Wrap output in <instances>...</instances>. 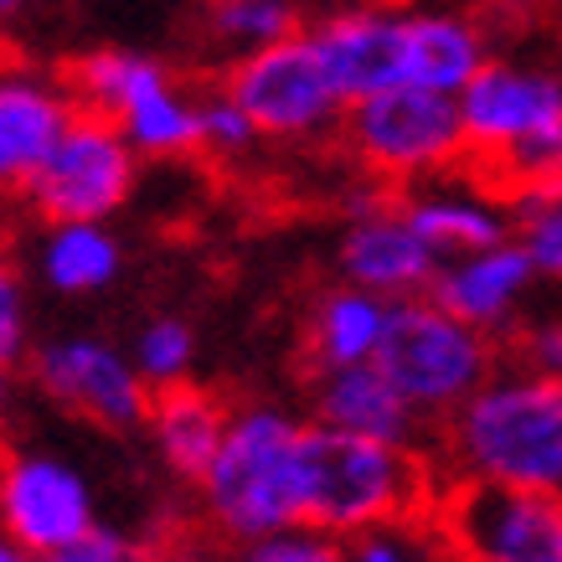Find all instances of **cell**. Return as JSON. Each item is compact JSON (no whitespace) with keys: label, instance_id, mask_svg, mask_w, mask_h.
I'll use <instances>...</instances> for the list:
<instances>
[{"label":"cell","instance_id":"9c48e42d","mask_svg":"<svg viewBox=\"0 0 562 562\" xmlns=\"http://www.w3.org/2000/svg\"><path fill=\"white\" fill-rule=\"evenodd\" d=\"M222 88L248 109L258 135L269 139H321L325 130H341L346 120V99L325 78L310 32L243 52Z\"/></svg>","mask_w":562,"mask_h":562},{"label":"cell","instance_id":"5bb4252c","mask_svg":"<svg viewBox=\"0 0 562 562\" xmlns=\"http://www.w3.org/2000/svg\"><path fill=\"white\" fill-rule=\"evenodd\" d=\"M310 42H315L325 78L336 83L346 103L408 83V11H397V5L341 11V16L321 21Z\"/></svg>","mask_w":562,"mask_h":562},{"label":"cell","instance_id":"603a6c76","mask_svg":"<svg viewBox=\"0 0 562 562\" xmlns=\"http://www.w3.org/2000/svg\"><path fill=\"white\" fill-rule=\"evenodd\" d=\"M506 206H512V238L527 248L537 279L562 284V181L512 191Z\"/></svg>","mask_w":562,"mask_h":562},{"label":"cell","instance_id":"4fadbf2b","mask_svg":"<svg viewBox=\"0 0 562 562\" xmlns=\"http://www.w3.org/2000/svg\"><path fill=\"white\" fill-rule=\"evenodd\" d=\"M464 139H470V166L485 171L495 160L521 150L527 139L547 135L562 124V78L512 63H485L460 93Z\"/></svg>","mask_w":562,"mask_h":562},{"label":"cell","instance_id":"6da1fadb","mask_svg":"<svg viewBox=\"0 0 562 562\" xmlns=\"http://www.w3.org/2000/svg\"><path fill=\"white\" fill-rule=\"evenodd\" d=\"M434 470L464 485L562 501V376L501 367L454 418L439 424Z\"/></svg>","mask_w":562,"mask_h":562},{"label":"cell","instance_id":"8992f818","mask_svg":"<svg viewBox=\"0 0 562 562\" xmlns=\"http://www.w3.org/2000/svg\"><path fill=\"white\" fill-rule=\"evenodd\" d=\"M78 109L114 120L139 155H191L202 150V99H187L171 72L139 52H88L68 72Z\"/></svg>","mask_w":562,"mask_h":562},{"label":"cell","instance_id":"9a60e30c","mask_svg":"<svg viewBox=\"0 0 562 562\" xmlns=\"http://www.w3.org/2000/svg\"><path fill=\"white\" fill-rule=\"evenodd\" d=\"M78 120L72 88L21 63H0V196H26L63 130Z\"/></svg>","mask_w":562,"mask_h":562},{"label":"cell","instance_id":"2e32d148","mask_svg":"<svg viewBox=\"0 0 562 562\" xmlns=\"http://www.w3.org/2000/svg\"><path fill=\"white\" fill-rule=\"evenodd\" d=\"M537 284V269H531L527 248L516 238L495 243V248H475V254L443 258L439 279H434V300L443 310H454L460 321L491 330L495 341L516 336V321L527 310V294Z\"/></svg>","mask_w":562,"mask_h":562},{"label":"cell","instance_id":"d6986e66","mask_svg":"<svg viewBox=\"0 0 562 562\" xmlns=\"http://www.w3.org/2000/svg\"><path fill=\"white\" fill-rule=\"evenodd\" d=\"M403 206H408L413 227L443 258L495 248V243L512 238V206L480 176H470V187H424V191H413Z\"/></svg>","mask_w":562,"mask_h":562},{"label":"cell","instance_id":"f1b7e54d","mask_svg":"<svg viewBox=\"0 0 562 562\" xmlns=\"http://www.w3.org/2000/svg\"><path fill=\"white\" fill-rule=\"evenodd\" d=\"M32 341V325H26V284L21 269L11 263V254L0 248V361H21Z\"/></svg>","mask_w":562,"mask_h":562},{"label":"cell","instance_id":"7a4b0ae2","mask_svg":"<svg viewBox=\"0 0 562 562\" xmlns=\"http://www.w3.org/2000/svg\"><path fill=\"white\" fill-rule=\"evenodd\" d=\"M196 506L227 542L310 527V424L273 403L233 408L217 454L196 480Z\"/></svg>","mask_w":562,"mask_h":562},{"label":"cell","instance_id":"484cf974","mask_svg":"<svg viewBox=\"0 0 562 562\" xmlns=\"http://www.w3.org/2000/svg\"><path fill=\"white\" fill-rule=\"evenodd\" d=\"M346 562H460V558H454V547L443 542L428 516H413V521H397V527H376L351 537Z\"/></svg>","mask_w":562,"mask_h":562},{"label":"cell","instance_id":"ba28073f","mask_svg":"<svg viewBox=\"0 0 562 562\" xmlns=\"http://www.w3.org/2000/svg\"><path fill=\"white\" fill-rule=\"evenodd\" d=\"M139 176V150L114 120L78 109L26 187V202L42 222H109L130 202Z\"/></svg>","mask_w":562,"mask_h":562},{"label":"cell","instance_id":"d6a6232c","mask_svg":"<svg viewBox=\"0 0 562 562\" xmlns=\"http://www.w3.org/2000/svg\"><path fill=\"white\" fill-rule=\"evenodd\" d=\"M0 562H47V558H42V552H32V547H21L16 537H5V531H0Z\"/></svg>","mask_w":562,"mask_h":562},{"label":"cell","instance_id":"30bf717a","mask_svg":"<svg viewBox=\"0 0 562 562\" xmlns=\"http://www.w3.org/2000/svg\"><path fill=\"white\" fill-rule=\"evenodd\" d=\"M32 382L57 408L78 413L99 428H145L155 387L135 367L130 351L99 341V336H52L32 351Z\"/></svg>","mask_w":562,"mask_h":562},{"label":"cell","instance_id":"ac0fdd59","mask_svg":"<svg viewBox=\"0 0 562 562\" xmlns=\"http://www.w3.org/2000/svg\"><path fill=\"white\" fill-rule=\"evenodd\" d=\"M227 418H233V408L222 403L217 392L196 387V382H176V387H160L150 397L145 434H150L160 464L176 480L196 485L206 475L212 454H217L222 434H227Z\"/></svg>","mask_w":562,"mask_h":562},{"label":"cell","instance_id":"ffe728a7","mask_svg":"<svg viewBox=\"0 0 562 562\" xmlns=\"http://www.w3.org/2000/svg\"><path fill=\"white\" fill-rule=\"evenodd\" d=\"M392 325V300L361 290V284H336L310 305L305 321V357L315 372H336V367H357L376 361Z\"/></svg>","mask_w":562,"mask_h":562},{"label":"cell","instance_id":"1f68e13d","mask_svg":"<svg viewBox=\"0 0 562 562\" xmlns=\"http://www.w3.org/2000/svg\"><path fill=\"white\" fill-rule=\"evenodd\" d=\"M16 418V361H0V439Z\"/></svg>","mask_w":562,"mask_h":562},{"label":"cell","instance_id":"4316f807","mask_svg":"<svg viewBox=\"0 0 562 562\" xmlns=\"http://www.w3.org/2000/svg\"><path fill=\"white\" fill-rule=\"evenodd\" d=\"M217 562H346V542L321 527H290L258 542H233Z\"/></svg>","mask_w":562,"mask_h":562},{"label":"cell","instance_id":"7402d4cb","mask_svg":"<svg viewBox=\"0 0 562 562\" xmlns=\"http://www.w3.org/2000/svg\"><path fill=\"white\" fill-rule=\"evenodd\" d=\"M36 269L57 294H99L124 269V248L109 222H47Z\"/></svg>","mask_w":562,"mask_h":562},{"label":"cell","instance_id":"7c38bea8","mask_svg":"<svg viewBox=\"0 0 562 562\" xmlns=\"http://www.w3.org/2000/svg\"><path fill=\"white\" fill-rule=\"evenodd\" d=\"M387 191L392 187H376L351 202L336 263H341L346 284H361L382 300H413V294L434 290L443 254L413 227L408 206L392 202Z\"/></svg>","mask_w":562,"mask_h":562},{"label":"cell","instance_id":"e575fe53","mask_svg":"<svg viewBox=\"0 0 562 562\" xmlns=\"http://www.w3.org/2000/svg\"><path fill=\"white\" fill-rule=\"evenodd\" d=\"M512 5H531V11H542V5H562V0H512Z\"/></svg>","mask_w":562,"mask_h":562},{"label":"cell","instance_id":"277c9868","mask_svg":"<svg viewBox=\"0 0 562 562\" xmlns=\"http://www.w3.org/2000/svg\"><path fill=\"white\" fill-rule=\"evenodd\" d=\"M376 367L397 382L428 428H439L501 372V341L443 310L434 294H413L392 300V325Z\"/></svg>","mask_w":562,"mask_h":562},{"label":"cell","instance_id":"d4e9b609","mask_svg":"<svg viewBox=\"0 0 562 562\" xmlns=\"http://www.w3.org/2000/svg\"><path fill=\"white\" fill-rule=\"evenodd\" d=\"M206 5H212V32L248 52L300 32L294 0H206Z\"/></svg>","mask_w":562,"mask_h":562},{"label":"cell","instance_id":"83f0119b","mask_svg":"<svg viewBox=\"0 0 562 562\" xmlns=\"http://www.w3.org/2000/svg\"><path fill=\"white\" fill-rule=\"evenodd\" d=\"M254 139H258V124L248 120V109H243L227 88H212L202 99V150L233 160V155H243Z\"/></svg>","mask_w":562,"mask_h":562},{"label":"cell","instance_id":"836d02e7","mask_svg":"<svg viewBox=\"0 0 562 562\" xmlns=\"http://www.w3.org/2000/svg\"><path fill=\"white\" fill-rule=\"evenodd\" d=\"M21 11H26V0H0V21H5V16H21Z\"/></svg>","mask_w":562,"mask_h":562},{"label":"cell","instance_id":"f546056e","mask_svg":"<svg viewBox=\"0 0 562 562\" xmlns=\"http://www.w3.org/2000/svg\"><path fill=\"white\" fill-rule=\"evenodd\" d=\"M47 562H150V552H145V547H139L130 531L93 521V527H88L78 542H68L63 552H52Z\"/></svg>","mask_w":562,"mask_h":562},{"label":"cell","instance_id":"5b68a950","mask_svg":"<svg viewBox=\"0 0 562 562\" xmlns=\"http://www.w3.org/2000/svg\"><path fill=\"white\" fill-rule=\"evenodd\" d=\"M341 135L357 166L382 187H424L454 166H470L460 93H434L418 83L387 88L346 103Z\"/></svg>","mask_w":562,"mask_h":562},{"label":"cell","instance_id":"44dd1931","mask_svg":"<svg viewBox=\"0 0 562 562\" xmlns=\"http://www.w3.org/2000/svg\"><path fill=\"white\" fill-rule=\"evenodd\" d=\"M491 63L480 21L460 11H408V83L434 93H464Z\"/></svg>","mask_w":562,"mask_h":562},{"label":"cell","instance_id":"4dcf8cb0","mask_svg":"<svg viewBox=\"0 0 562 562\" xmlns=\"http://www.w3.org/2000/svg\"><path fill=\"white\" fill-rule=\"evenodd\" d=\"M516 357L521 367H537V372L562 376V315H542V321L516 325Z\"/></svg>","mask_w":562,"mask_h":562},{"label":"cell","instance_id":"3957f363","mask_svg":"<svg viewBox=\"0 0 562 562\" xmlns=\"http://www.w3.org/2000/svg\"><path fill=\"white\" fill-rule=\"evenodd\" d=\"M439 470H428L424 449H397L341 428L310 424V527L330 537H361L428 516Z\"/></svg>","mask_w":562,"mask_h":562},{"label":"cell","instance_id":"cb8c5ba5","mask_svg":"<svg viewBox=\"0 0 562 562\" xmlns=\"http://www.w3.org/2000/svg\"><path fill=\"white\" fill-rule=\"evenodd\" d=\"M135 367L145 372L155 392L176 387V382H191V367H196V330H191L181 315H155L150 325H139L135 346H130Z\"/></svg>","mask_w":562,"mask_h":562},{"label":"cell","instance_id":"52a82bcc","mask_svg":"<svg viewBox=\"0 0 562 562\" xmlns=\"http://www.w3.org/2000/svg\"><path fill=\"white\" fill-rule=\"evenodd\" d=\"M428 521L460 562H562V501L443 480Z\"/></svg>","mask_w":562,"mask_h":562},{"label":"cell","instance_id":"8fae6325","mask_svg":"<svg viewBox=\"0 0 562 562\" xmlns=\"http://www.w3.org/2000/svg\"><path fill=\"white\" fill-rule=\"evenodd\" d=\"M93 521H99V501L78 464L42 449H16L0 460V531L5 537L52 558L78 542Z\"/></svg>","mask_w":562,"mask_h":562},{"label":"cell","instance_id":"e0dca14e","mask_svg":"<svg viewBox=\"0 0 562 562\" xmlns=\"http://www.w3.org/2000/svg\"><path fill=\"white\" fill-rule=\"evenodd\" d=\"M310 424L341 428V434H361V439H382L397 449H424L428 424L413 413V403L397 392L376 361H357V367H336V372H315L310 387Z\"/></svg>","mask_w":562,"mask_h":562}]
</instances>
